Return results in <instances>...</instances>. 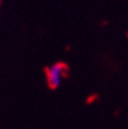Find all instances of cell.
I'll return each mask as SVG.
<instances>
[{"label":"cell","mask_w":128,"mask_h":129,"mask_svg":"<svg viewBox=\"0 0 128 129\" xmlns=\"http://www.w3.org/2000/svg\"><path fill=\"white\" fill-rule=\"evenodd\" d=\"M68 72V67L64 63H55L51 67L46 68V80H47V85L50 89H56L62 78L65 76V73Z\"/></svg>","instance_id":"obj_1"}]
</instances>
